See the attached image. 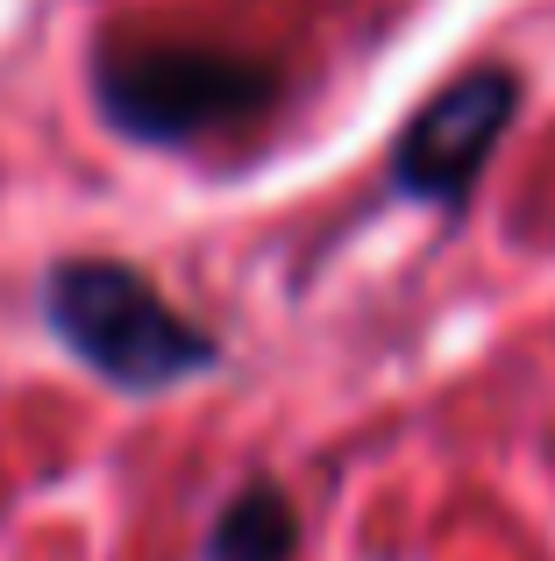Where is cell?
Masks as SVG:
<instances>
[{
	"instance_id": "6da1fadb",
	"label": "cell",
	"mask_w": 555,
	"mask_h": 561,
	"mask_svg": "<svg viewBox=\"0 0 555 561\" xmlns=\"http://www.w3.org/2000/svg\"><path fill=\"white\" fill-rule=\"evenodd\" d=\"M43 320L86 370H100L122 391H165L222 363L214 334L193 328L122 256H65L43 277Z\"/></svg>"
},
{
	"instance_id": "7a4b0ae2",
	"label": "cell",
	"mask_w": 555,
	"mask_h": 561,
	"mask_svg": "<svg viewBox=\"0 0 555 561\" xmlns=\"http://www.w3.org/2000/svg\"><path fill=\"white\" fill-rule=\"evenodd\" d=\"M93 100L128 142L185 150L271 114L278 71L222 43H100Z\"/></svg>"
},
{
	"instance_id": "3957f363",
	"label": "cell",
	"mask_w": 555,
	"mask_h": 561,
	"mask_svg": "<svg viewBox=\"0 0 555 561\" xmlns=\"http://www.w3.org/2000/svg\"><path fill=\"white\" fill-rule=\"evenodd\" d=\"M513 114H520V71L477 65L463 79H449L406 122V136L392 142V192L428 199V206H463L477 171H485V157L513 128Z\"/></svg>"
},
{
	"instance_id": "277c9868",
	"label": "cell",
	"mask_w": 555,
	"mask_h": 561,
	"mask_svg": "<svg viewBox=\"0 0 555 561\" xmlns=\"http://www.w3.org/2000/svg\"><path fill=\"white\" fill-rule=\"evenodd\" d=\"M299 548V512L278 483H242L207 534V561H292Z\"/></svg>"
}]
</instances>
